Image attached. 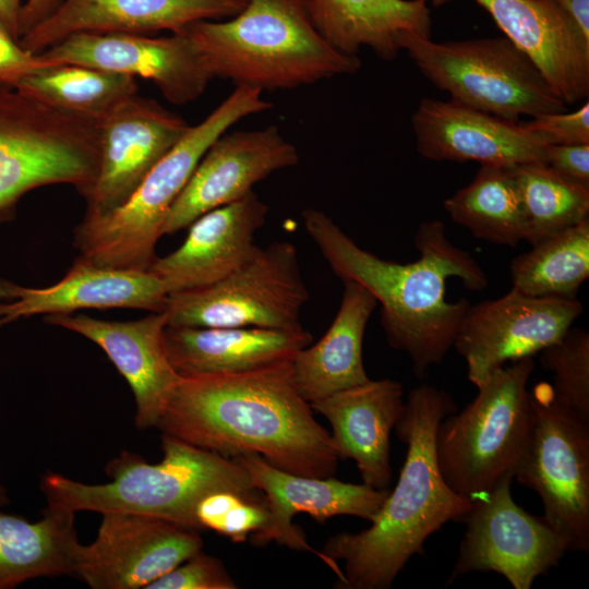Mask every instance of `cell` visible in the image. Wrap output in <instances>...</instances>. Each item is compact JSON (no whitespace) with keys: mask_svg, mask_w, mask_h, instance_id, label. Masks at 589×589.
Returning a JSON list of instances; mask_svg holds the SVG:
<instances>
[{"mask_svg":"<svg viewBox=\"0 0 589 589\" xmlns=\"http://www.w3.org/2000/svg\"><path fill=\"white\" fill-rule=\"evenodd\" d=\"M291 362L180 375L156 429L224 457L255 454L287 472L333 477L339 456L296 388Z\"/></svg>","mask_w":589,"mask_h":589,"instance_id":"cell-1","label":"cell"},{"mask_svg":"<svg viewBox=\"0 0 589 589\" xmlns=\"http://www.w3.org/2000/svg\"><path fill=\"white\" fill-rule=\"evenodd\" d=\"M302 220L332 271L342 281L360 284L375 298L388 344L409 356L416 375L422 377L440 364L470 305L466 299L446 300V279L459 278L473 291L489 285L476 260L450 242L444 224L438 219L421 223L414 235L420 255L400 264L360 248L320 209H304Z\"/></svg>","mask_w":589,"mask_h":589,"instance_id":"cell-2","label":"cell"},{"mask_svg":"<svg viewBox=\"0 0 589 589\" xmlns=\"http://www.w3.org/2000/svg\"><path fill=\"white\" fill-rule=\"evenodd\" d=\"M454 409L450 396L434 386L409 392L395 426L407 445L395 488L368 529L337 533L322 551L337 575L338 588H390L432 533L448 521L462 520L471 508V498L446 484L436 459L437 426Z\"/></svg>","mask_w":589,"mask_h":589,"instance_id":"cell-3","label":"cell"},{"mask_svg":"<svg viewBox=\"0 0 589 589\" xmlns=\"http://www.w3.org/2000/svg\"><path fill=\"white\" fill-rule=\"evenodd\" d=\"M185 32L213 76L260 91L291 89L356 73L357 55L332 46L316 28L310 0H248L227 21H197Z\"/></svg>","mask_w":589,"mask_h":589,"instance_id":"cell-4","label":"cell"},{"mask_svg":"<svg viewBox=\"0 0 589 589\" xmlns=\"http://www.w3.org/2000/svg\"><path fill=\"white\" fill-rule=\"evenodd\" d=\"M164 458L149 464L140 455L121 452L107 462V483L86 484L57 472H46L39 489L47 504L74 513H135L154 516L201 531L194 509L215 491H232L265 500L235 458L161 434Z\"/></svg>","mask_w":589,"mask_h":589,"instance_id":"cell-5","label":"cell"},{"mask_svg":"<svg viewBox=\"0 0 589 589\" xmlns=\"http://www.w3.org/2000/svg\"><path fill=\"white\" fill-rule=\"evenodd\" d=\"M271 108L262 91L236 86L204 120L189 128L120 206L84 216L74 230L77 259L100 267L147 271L166 216L208 147L239 120Z\"/></svg>","mask_w":589,"mask_h":589,"instance_id":"cell-6","label":"cell"},{"mask_svg":"<svg viewBox=\"0 0 589 589\" xmlns=\"http://www.w3.org/2000/svg\"><path fill=\"white\" fill-rule=\"evenodd\" d=\"M533 370L532 357L497 369L470 404L440 422L436 459L454 492L473 498L514 476L531 424L527 384Z\"/></svg>","mask_w":589,"mask_h":589,"instance_id":"cell-7","label":"cell"},{"mask_svg":"<svg viewBox=\"0 0 589 589\" xmlns=\"http://www.w3.org/2000/svg\"><path fill=\"white\" fill-rule=\"evenodd\" d=\"M98 163V124L0 83V223L29 191L71 184L81 193Z\"/></svg>","mask_w":589,"mask_h":589,"instance_id":"cell-8","label":"cell"},{"mask_svg":"<svg viewBox=\"0 0 589 589\" xmlns=\"http://www.w3.org/2000/svg\"><path fill=\"white\" fill-rule=\"evenodd\" d=\"M423 76L450 99L518 122L564 111L533 63L506 37L436 43L408 36L401 45Z\"/></svg>","mask_w":589,"mask_h":589,"instance_id":"cell-9","label":"cell"},{"mask_svg":"<svg viewBox=\"0 0 589 589\" xmlns=\"http://www.w3.org/2000/svg\"><path fill=\"white\" fill-rule=\"evenodd\" d=\"M529 398L531 424L514 478L539 494L544 517L568 550L588 552L589 422L561 402L548 383L537 384Z\"/></svg>","mask_w":589,"mask_h":589,"instance_id":"cell-10","label":"cell"},{"mask_svg":"<svg viewBox=\"0 0 589 589\" xmlns=\"http://www.w3.org/2000/svg\"><path fill=\"white\" fill-rule=\"evenodd\" d=\"M309 299L296 245L276 241L217 283L169 293L164 312L168 326L293 329Z\"/></svg>","mask_w":589,"mask_h":589,"instance_id":"cell-11","label":"cell"},{"mask_svg":"<svg viewBox=\"0 0 589 589\" xmlns=\"http://www.w3.org/2000/svg\"><path fill=\"white\" fill-rule=\"evenodd\" d=\"M513 479L507 473L490 491L471 498L462 519L467 530L447 584L468 573L495 572L514 589H529L569 551L544 516H533L514 502Z\"/></svg>","mask_w":589,"mask_h":589,"instance_id":"cell-12","label":"cell"},{"mask_svg":"<svg viewBox=\"0 0 589 589\" xmlns=\"http://www.w3.org/2000/svg\"><path fill=\"white\" fill-rule=\"evenodd\" d=\"M584 313L575 299L531 297L512 288L504 296L469 305L453 347L479 387L507 362L539 353L558 340Z\"/></svg>","mask_w":589,"mask_h":589,"instance_id":"cell-13","label":"cell"},{"mask_svg":"<svg viewBox=\"0 0 589 589\" xmlns=\"http://www.w3.org/2000/svg\"><path fill=\"white\" fill-rule=\"evenodd\" d=\"M96 539L80 542L73 576L92 589H137L201 551L200 531L135 513H105Z\"/></svg>","mask_w":589,"mask_h":589,"instance_id":"cell-14","label":"cell"},{"mask_svg":"<svg viewBox=\"0 0 589 589\" xmlns=\"http://www.w3.org/2000/svg\"><path fill=\"white\" fill-rule=\"evenodd\" d=\"M39 55L50 64H82L151 80L175 105L197 99L214 77L184 28L157 38L128 33H75Z\"/></svg>","mask_w":589,"mask_h":589,"instance_id":"cell-15","label":"cell"},{"mask_svg":"<svg viewBox=\"0 0 589 589\" xmlns=\"http://www.w3.org/2000/svg\"><path fill=\"white\" fill-rule=\"evenodd\" d=\"M97 124V170L81 193L86 201L85 217L120 206L190 128L180 116L137 94Z\"/></svg>","mask_w":589,"mask_h":589,"instance_id":"cell-16","label":"cell"},{"mask_svg":"<svg viewBox=\"0 0 589 589\" xmlns=\"http://www.w3.org/2000/svg\"><path fill=\"white\" fill-rule=\"evenodd\" d=\"M298 163L296 146L275 125L221 134L171 205L161 236L188 228L201 215L243 197L257 182Z\"/></svg>","mask_w":589,"mask_h":589,"instance_id":"cell-17","label":"cell"},{"mask_svg":"<svg viewBox=\"0 0 589 589\" xmlns=\"http://www.w3.org/2000/svg\"><path fill=\"white\" fill-rule=\"evenodd\" d=\"M235 459L245 469L255 489L264 495L269 510L268 526L251 534V541L257 545L275 541L291 550L313 553L330 569V562L322 551L308 543L304 532L293 526L292 517L305 513L324 524L332 517L348 515L371 522L390 491L377 490L365 483H346L333 477L294 474L272 466L255 454L240 455Z\"/></svg>","mask_w":589,"mask_h":589,"instance_id":"cell-18","label":"cell"},{"mask_svg":"<svg viewBox=\"0 0 589 589\" xmlns=\"http://www.w3.org/2000/svg\"><path fill=\"white\" fill-rule=\"evenodd\" d=\"M418 153L435 161L544 163L546 144L521 123L449 100L422 98L411 117Z\"/></svg>","mask_w":589,"mask_h":589,"instance_id":"cell-19","label":"cell"},{"mask_svg":"<svg viewBox=\"0 0 589 589\" xmlns=\"http://www.w3.org/2000/svg\"><path fill=\"white\" fill-rule=\"evenodd\" d=\"M45 321L99 346L133 392L136 428H156L180 378L166 349L165 312L133 321H105L86 314L46 315Z\"/></svg>","mask_w":589,"mask_h":589,"instance_id":"cell-20","label":"cell"},{"mask_svg":"<svg viewBox=\"0 0 589 589\" xmlns=\"http://www.w3.org/2000/svg\"><path fill=\"white\" fill-rule=\"evenodd\" d=\"M168 291L153 273L95 266L76 259L57 284L33 288L0 279V328L38 314L128 308L164 312Z\"/></svg>","mask_w":589,"mask_h":589,"instance_id":"cell-21","label":"cell"},{"mask_svg":"<svg viewBox=\"0 0 589 589\" xmlns=\"http://www.w3.org/2000/svg\"><path fill=\"white\" fill-rule=\"evenodd\" d=\"M269 207L253 191L197 217L183 243L156 256L148 271L168 293L192 290L221 280L244 264L257 249L256 231Z\"/></svg>","mask_w":589,"mask_h":589,"instance_id":"cell-22","label":"cell"},{"mask_svg":"<svg viewBox=\"0 0 589 589\" xmlns=\"http://www.w3.org/2000/svg\"><path fill=\"white\" fill-rule=\"evenodd\" d=\"M248 0H62L41 23L21 36V46L40 53L75 33L180 32L204 20L232 17Z\"/></svg>","mask_w":589,"mask_h":589,"instance_id":"cell-23","label":"cell"},{"mask_svg":"<svg viewBox=\"0 0 589 589\" xmlns=\"http://www.w3.org/2000/svg\"><path fill=\"white\" fill-rule=\"evenodd\" d=\"M565 105L589 95V45L553 0H474Z\"/></svg>","mask_w":589,"mask_h":589,"instance_id":"cell-24","label":"cell"},{"mask_svg":"<svg viewBox=\"0 0 589 589\" xmlns=\"http://www.w3.org/2000/svg\"><path fill=\"white\" fill-rule=\"evenodd\" d=\"M310 405L330 423L339 459H353L363 483L389 489V436L404 410L402 385L369 380Z\"/></svg>","mask_w":589,"mask_h":589,"instance_id":"cell-25","label":"cell"},{"mask_svg":"<svg viewBox=\"0 0 589 589\" xmlns=\"http://www.w3.org/2000/svg\"><path fill=\"white\" fill-rule=\"evenodd\" d=\"M169 360L181 376L240 373L291 360L313 337L302 326H166Z\"/></svg>","mask_w":589,"mask_h":589,"instance_id":"cell-26","label":"cell"},{"mask_svg":"<svg viewBox=\"0 0 589 589\" xmlns=\"http://www.w3.org/2000/svg\"><path fill=\"white\" fill-rule=\"evenodd\" d=\"M342 283L341 302L330 326L317 342L299 350L291 362L294 386L309 404L370 380L362 344L377 302L360 284Z\"/></svg>","mask_w":589,"mask_h":589,"instance_id":"cell-27","label":"cell"},{"mask_svg":"<svg viewBox=\"0 0 589 589\" xmlns=\"http://www.w3.org/2000/svg\"><path fill=\"white\" fill-rule=\"evenodd\" d=\"M310 11L323 37L348 55L368 47L392 60L408 36L431 33L424 0H310Z\"/></svg>","mask_w":589,"mask_h":589,"instance_id":"cell-28","label":"cell"},{"mask_svg":"<svg viewBox=\"0 0 589 589\" xmlns=\"http://www.w3.org/2000/svg\"><path fill=\"white\" fill-rule=\"evenodd\" d=\"M75 513L51 504L29 521L0 512V589L39 577L73 576Z\"/></svg>","mask_w":589,"mask_h":589,"instance_id":"cell-29","label":"cell"},{"mask_svg":"<svg viewBox=\"0 0 589 589\" xmlns=\"http://www.w3.org/2000/svg\"><path fill=\"white\" fill-rule=\"evenodd\" d=\"M450 219L488 242L516 247L526 217L512 166L481 165L473 180L444 201Z\"/></svg>","mask_w":589,"mask_h":589,"instance_id":"cell-30","label":"cell"},{"mask_svg":"<svg viewBox=\"0 0 589 589\" xmlns=\"http://www.w3.org/2000/svg\"><path fill=\"white\" fill-rule=\"evenodd\" d=\"M13 87L58 110L95 122L137 94L133 76L74 63L46 65Z\"/></svg>","mask_w":589,"mask_h":589,"instance_id":"cell-31","label":"cell"},{"mask_svg":"<svg viewBox=\"0 0 589 589\" xmlns=\"http://www.w3.org/2000/svg\"><path fill=\"white\" fill-rule=\"evenodd\" d=\"M589 277V218L546 237L510 264L514 289L531 297L575 299Z\"/></svg>","mask_w":589,"mask_h":589,"instance_id":"cell-32","label":"cell"},{"mask_svg":"<svg viewBox=\"0 0 589 589\" xmlns=\"http://www.w3.org/2000/svg\"><path fill=\"white\" fill-rule=\"evenodd\" d=\"M530 245L589 218V188L564 178L544 163L512 166Z\"/></svg>","mask_w":589,"mask_h":589,"instance_id":"cell-33","label":"cell"},{"mask_svg":"<svg viewBox=\"0 0 589 589\" xmlns=\"http://www.w3.org/2000/svg\"><path fill=\"white\" fill-rule=\"evenodd\" d=\"M543 369L553 372L557 399L589 422V334L569 327L555 342L539 352Z\"/></svg>","mask_w":589,"mask_h":589,"instance_id":"cell-34","label":"cell"},{"mask_svg":"<svg viewBox=\"0 0 589 589\" xmlns=\"http://www.w3.org/2000/svg\"><path fill=\"white\" fill-rule=\"evenodd\" d=\"M201 530L208 529L244 542L269 524L266 500H252L232 491H215L202 497L194 509Z\"/></svg>","mask_w":589,"mask_h":589,"instance_id":"cell-35","label":"cell"},{"mask_svg":"<svg viewBox=\"0 0 589 589\" xmlns=\"http://www.w3.org/2000/svg\"><path fill=\"white\" fill-rule=\"evenodd\" d=\"M237 582L217 557L202 550L145 589H236Z\"/></svg>","mask_w":589,"mask_h":589,"instance_id":"cell-36","label":"cell"},{"mask_svg":"<svg viewBox=\"0 0 589 589\" xmlns=\"http://www.w3.org/2000/svg\"><path fill=\"white\" fill-rule=\"evenodd\" d=\"M521 124L546 145L589 144V103L570 112L543 113Z\"/></svg>","mask_w":589,"mask_h":589,"instance_id":"cell-37","label":"cell"},{"mask_svg":"<svg viewBox=\"0 0 589 589\" xmlns=\"http://www.w3.org/2000/svg\"><path fill=\"white\" fill-rule=\"evenodd\" d=\"M49 64L39 53L24 49L0 21V83L14 86L25 75Z\"/></svg>","mask_w":589,"mask_h":589,"instance_id":"cell-38","label":"cell"},{"mask_svg":"<svg viewBox=\"0 0 589 589\" xmlns=\"http://www.w3.org/2000/svg\"><path fill=\"white\" fill-rule=\"evenodd\" d=\"M544 164L564 178L589 188V144L548 145Z\"/></svg>","mask_w":589,"mask_h":589,"instance_id":"cell-39","label":"cell"},{"mask_svg":"<svg viewBox=\"0 0 589 589\" xmlns=\"http://www.w3.org/2000/svg\"><path fill=\"white\" fill-rule=\"evenodd\" d=\"M61 2L62 0H26L20 14V38L48 17Z\"/></svg>","mask_w":589,"mask_h":589,"instance_id":"cell-40","label":"cell"},{"mask_svg":"<svg viewBox=\"0 0 589 589\" xmlns=\"http://www.w3.org/2000/svg\"><path fill=\"white\" fill-rule=\"evenodd\" d=\"M589 45V0H553Z\"/></svg>","mask_w":589,"mask_h":589,"instance_id":"cell-41","label":"cell"},{"mask_svg":"<svg viewBox=\"0 0 589 589\" xmlns=\"http://www.w3.org/2000/svg\"><path fill=\"white\" fill-rule=\"evenodd\" d=\"M21 9V0H0V21L19 41V22Z\"/></svg>","mask_w":589,"mask_h":589,"instance_id":"cell-42","label":"cell"},{"mask_svg":"<svg viewBox=\"0 0 589 589\" xmlns=\"http://www.w3.org/2000/svg\"><path fill=\"white\" fill-rule=\"evenodd\" d=\"M10 503L5 488L0 483V507L7 506Z\"/></svg>","mask_w":589,"mask_h":589,"instance_id":"cell-43","label":"cell"},{"mask_svg":"<svg viewBox=\"0 0 589 589\" xmlns=\"http://www.w3.org/2000/svg\"><path fill=\"white\" fill-rule=\"evenodd\" d=\"M426 3L430 2L432 3L433 5H443V4H446L447 2L452 1V0H424Z\"/></svg>","mask_w":589,"mask_h":589,"instance_id":"cell-44","label":"cell"}]
</instances>
